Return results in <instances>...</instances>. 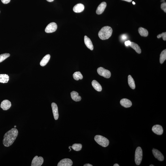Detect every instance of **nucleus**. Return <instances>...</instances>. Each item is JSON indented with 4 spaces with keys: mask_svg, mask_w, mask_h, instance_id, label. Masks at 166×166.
I'll return each instance as SVG.
<instances>
[{
    "mask_svg": "<svg viewBox=\"0 0 166 166\" xmlns=\"http://www.w3.org/2000/svg\"><path fill=\"white\" fill-rule=\"evenodd\" d=\"M44 160L43 158L41 156L38 157L37 156H36L33 158L31 163V166H41L43 163Z\"/></svg>",
    "mask_w": 166,
    "mask_h": 166,
    "instance_id": "423d86ee",
    "label": "nucleus"
},
{
    "mask_svg": "<svg viewBox=\"0 0 166 166\" xmlns=\"http://www.w3.org/2000/svg\"><path fill=\"white\" fill-rule=\"evenodd\" d=\"M9 76L7 74H1L0 75V83H7L9 81Z\"/></svg>",
    "mask_w": 166,
    "mask_h": 166,
    "instance_id": "aec40b11",
    "label": "nucleus"
},
{
    "mask_svg": "<svg viewBox=\"0 0 166 166\" xmlns=\"http://www.w3.org/2000/svg\"><path fill=\"white\" fill-rule=\"evenodd\" d=\"M73 165V162L71 159H65L62 160L58 162V166H71Z\"/></svg>",
    "mask_w": 166,
    "mask_h": 166,
    "instance_id": "9d476101",
    "label": "nucleus"
},
{
    "mask_svg": "<svg viewBox=\"0 0 166 166\" xmlns=\"http://www.w3.org/2000/svg\"><path fill=\"white\" fill-rule=\"evenodd\" d=\"M84 40L85 45L88 48L91 50H93L94 49V47L91 39L87 36H84Z\"/></svg>",
    "mask_w": 166,
    "mask_h": 166,
    "instance_id": "2eb2a0df",
    "label": "nucleus"
},
{
    "mask_svg": "<svg viewBox=\"0 0 166 166\" xmlns=\"http://www.w3.org/2000/svg\"><path fill=\"white\" fill-rule=\"evenodd\" d=\"M50 55H47L42 58L40 62V65L42 66H44L46 65L47 63L49 61L50 58Z\"/></svg>",
    "mask_w": 166,
    "mask_h": 166,
    "instance_id": "6ab92c4d",
    "label": "nucleus"
},
{
    "mask_svg": "<svg viewBox=\"0 0 166 166\" xmlns=\"http://www.w3.org/2000/svg\"><path fill=\"white\" fill-rule=\"evenodd\" d=\"M16 126H14V128H16Z\"/></svg>",
    "mask_w": 166,
    "mask_h": 166,
    "instance_id": "58836bf2",
    "label": "nucleus"
},
{
    "mask_svg": "<svg viewBox=\"0 0 166 166\" xmlns=\"http://www.w3.org/2000/svg\"><path fill=\"white\" fill-rule=\"evenodd\" d=\"M152 152L153 155L156 159L160 161H162L164 160V156L160 151L157 149L153 148Z\"/></svg>",
    "mask_w": 166,
    "mask_h": 166,
    "instance_id": "6e6552de",
    "label": "nucleus"
},
{
    "mask_svg": "<svg viewBox=\"0 0 166 166\" xmlns=\"http://www.w3.org/2000/svg\"><path fill=\"white\" fill-rule=\"evenodd\" d=\"M84 6L82 4H77L73 7V10L76 13H80L84 10Z\"/></svg>",
    "mask_w": 166,
    "mask_h": 166,
    "instance_id": "dca6fc26",
    "label": "nucleus"
},
{
    "mask_svg": "<svg viewBox=\"0 0 166 166\" xmlns=\"http://www.w3.org/2000/svg\"><path fill=\"white\" fill-rule=\"evenodd\" d=\"M131 43V42L129 40H128L127 41H126L125 42V45L126 46H130V45Z\"/></svg>",
    "mask_w": 166,
    "mask_h": 166,
    "instance_id": "7c9ffc66",
    "label": "nucleus"
},
{
    "mask_svg": "<svg viewBox=\"0 0 166 166\" xmlns=\"http://www.w3.org/2000/svg\"><path fill=\"white\" fill-rule=\"evenodd\" d=\"M133 4L134 5H135V3L134 2V1H133L132 2Z\"/></svg>",
    "mask_w": 166,
    "mask_h": 166,
    "instance_id": "e433bc0d",
    "label": "nucleus"
},
{
    "mask_svg": "<svg viewBox=\"0 0 166 166\" xmlns=\"http://www.w3.org/2000/svg\"><path fill=\"white\" fill-rule=\"evenodd\" d=\"M138 31L139 33L141 36L145 37L148 36V31L145 28L142 27L139 28Z\"/></svg>",
    "mask_w": 166,
    "mask_h": 166,
    "instance_id": "5701e85b",
    "label": "nucleus"
},
{
    "mask_svg": "<svg viewBox=\"0 0 166 166\" xmlns=\"http://www.w3.org/2000/svg\"><path fill=\"white\" fill-rule=\"evenodd\" d=\"M130 46L135 50L136 52L138 54H141V50L140 47L136 43L134 42H131Z\"/></svg>",
    "mask_w": 166,
    "mask_h": 166,
    "instance_id": "4be33fe9",
    "label": "nucleus"
},
{
    "mask_svg": "<svg viewBox=\"0 0 166 166\" xmlns=\"http://www.w3.org/2000/svg\"><path fill=\"white\" fill-rule=\"evenodd\" d=\"M73 78L75 80H78L83 78V76L80 72H75L73 75Z\"/></svg>",
    "mask_w": 166,
    "mask_h": 166,
    "instance_id": "393cba45",
    "label": "nucleus"
},
{
    "mask_svg": "<svg viewBox=\"0 0 166 166\" xmlns=\"http://www.w3.org/2000/svg\"><path fill=\"white\" fill-rule=\"evenodd\" d=\"M2 2L4 4H7L10 2L11 0H1Z\"/></svg>",
    "mask_w": 166,
    "mask_h": 166,
    "instance_id": "c756f323",
    "label": "nucleus"
},
{
    "mask_svg": "<svg viewBox=\"0 0 166 166\" xmlns=\"http://www.w3.org/2000/svg\"><path fill=\"white\" fill-rule=\"evenodd\" d=\"M161 8L162 10H163L164 12H166V3L164 2L161 5Z\"/></svg>",
    "mask_w": 166,
    "mask_h": 166,
    "instance_id": "c85d7f7f",
    "label": "nucleus"
},
{
    "mask_svg": "<svg viewBox=\"0 0 166 166\" xmlns=\"http://www.w3.org/2000/svg\"><path fill=\"white\" fill-rule=\"evenodd\" d=\"M113 30L110 27L108 26L103 27L99 31L98 36L102 40H106L109 38L111 36Z\"/></svg>",
    "mask_w": 166,
    "mask_h": 166,
    "instance_id": "f03ea898",
    "label": "nucleus"
},
{
    "mask_svg": "<svg viewBox=\"0 0 166 166\" xmlns=\"http://www.w3.org/2000/svg\"><path fill=\"white\" fill-rule=\"evenodd\" d=\"M18 131L15 128H13L6 133L4 136L3 144L5 147H8L12 145L18 135Z\"/></svg>",
    "mask_w": 166,
    "mask_h": 166,
    "instance_id": "f257e3e1",
    "label": "nucleus"
},
{
    "mask_svg": "<svg viewBox=\"0 0 166 166\" xmlns=\"http://www.w3.org/2000/svg\"><path fill=\"white\" fill-rule=\"evenodd\" d=\"M92 85L96 91H101L102 90V87L101 85L97 81L95 80H93L92 82Z\"/></svg>",
    "mask_w": 166,
    "mask_h": 166,
    "instance_id": "a211bd4d",
    "label": "nucleus"
},
{
    "mask_svg": "<svg viewBox=\"0 0 166 166\" xmlns=\"http://www.w3.org/2000/svg\"><path fill=\"white\" fill-rule=\"evenodd\" d=\"M57 28V25L54 22L50 23L47 25L45 29V31L47 33H51L55 32Z\"/></svg>",
    "mask_w": 166,
    "mask_h": 166,
    "instance_id": "0eeeda50",
    "label": "nucleus"
},
{
    "mask_svg": "<svg viewBox=\"0 0 166 166\" xmlns=\"http://www.w3.org/2000/svg\"><path fill=\"white\" fill-rule=\"evenodd\" d=\"M143 153L142 148L138 147L136 149L135 155V161L137 165H140L143 159Z\"/></svg>",
    "mask_w": 166,
    "mask_h": 166,
    "instance_id": "20e7f679",
    "label": "nucleus"
},
{
    "mask_svg": "<svg viewBox=\"0 0 166 166\" xmlns=\"http://www.w3.org/2000/svg\"><path fill=\"white\" fill-rule=\"evenodd\" d=\"M158 39L160 38L161 37H162L164 41L166 40V32L162 33L161 34L158 35L157 36Z\"/></svg>",
    "mask_w": 166,
    "mask_h": 166,
    "instance_id": "cd10ccee",
    "label": "nucleus"
},
{
    "mask_svg": "<svg viewBox=\"0 0 166 166\" xmlns=\"http://www.w3.org/2000/svg\"><path fill=\"white\" fill-rule=\"evenodd\" d=\"M12 106L11 103L10 101L7 100H5L2 102L1 107L3 110H8Z\"/></svg>",
    "mask_w": 166,
    "mask_h": 166,
    "instance_id": "9b49d317",
    "label": "nucleus"
},
{
    "mask_svg": "<svg viewBox=\"0 0 166 166\" xmlns=\"http://www.w3.org/2000/svg\"><path fill=\"white\" fill-rule=\"evenodd\" d=\"M97 72L99 75L106 78H109L111 75V74L110 71L105 69L102 67L98 68Z\"/></svg>",
    "mask_w": 166,
    "mask_h": 166,
    "instance_id": "39448f33",
    "label": "nucleus"
},
{
    "mask_svg": "<svg viewBox=\"0 0 166 166\" xmlns=\"http://www.w3.org/2000/svg\"><path fill=\"white\" fill-rule=\"evenodd\" d=\"M72 147L73 149L76 151H80L82 149V145L81 144H74L72 146H69Z\"/></svg>",
    "mask_w": 166,
    "mask_h": 166,
    "instance_id": "a878e982",
    "label": "nucleus"
},
{
    "mask_svg": "<svg viewBox=\"0 0 166 166\" xmlns=\"http://www.w3.org/2000/svg\"><path fill=\"white\" fill-rule=\"evenodd\" d=\"M127 36H126L125 34H123L121 36V39H122L123 40H125V39H127Z\"/></svg>",
    "mask_w": 166,
    "mask_h": 166,
    "instance_id": "2f4dec72",
    "label": "nucleus"
},
{
    "mask_svg": "<svg viewBox=\"0 0 166 166\" xmlns=\"http://www.w3.org/2000/svg\"><path fill=\"white\" fill-rule=\"evenodd\" d=\"M128 83L129 86L133 89H135V85L133 78L130 75H129L128 77Z\"/></svg>",
    "mask_w": 166,
    "mask_h": 166,
    "instance_id": "412c9836",
    "label": "nucleus"
},
{
    "mask_svg": "<svg viewBox=\"0 0 166 166\" xmlns=\"http://www.w3.org/2000/svg\"><path fill=\"white\" fill-rule=\"evenodd\" d=\"M71 96L72 99L76 102H78L81 100V97L78 95V93L75 91H73L71 93Z\"/></svg>",
    "mask_w": 166,
    "mask_h": 166,
    "instance_id": "f3484780",
    "label": "nucleus"
},
{
    "mask_svg": "<svg viewBox=\"0 0 166 166\" xmlns=\"http://www.w3.org/2000/svg\"><path fill=\"white\" fill-rule=\"evenodd\" d=\"M107 6V3L105 2H103L101 3L97 7L96 13L98 15H100L103 13L105 10Z\"/></svg>",
    "mask_w": 166,
    "mask_h": 166,
    "instance_id": "ddd939ff",
    "label": "nucleus"
},
{
    "mask_svg": "<svg viewBox=\"0 0 166 166\" xmlns=\"http://www.w3.org/2000/svg\"><path fill=\"white\" fill-rule=\"evenodd\" d=\"M47 1L49 2H52L54 1V0H46Z\"/></svg>",
    "mask_w": 166,
    "mask_h": 166,
    "instance_id": "f704fd0d",
    "label": "nucleus"
},
{
    "mask_svg": "<svg viewBox=\"0 0 166 166\" xmlns=\"http://www.w3.org/2000/svg\"><path fill=\"white\" fill-rule=\"evenodd\" d=\"M84 166H93V165H91L89 164H85Z\"/></svg>",
    "mask_w": 166,
    "mask_h": 166,
    "instance_id": "473e14b6",
    "label": "nucleus"
},
{
    "mask_svg": "<svg viewBox=\"0 0 166 166\" xmlns=\"http://www.w3.org/2000/svg\"><path fill=\"white\" fill-rule=\"evenodd\" d=\"M152 130L155 134L158 135H161L163 132V129L162 126L159 125H156L153 126Z\"/></svg>",
    "mask_w": 166,
    "mask_h": 166,
    "instance_id": "1a4fd4ad",
    "label": "nucleus"
},
{
    "mask_svg": "<svg viewBox=\"0 0 166 166\" xmlns=\"http://www.w3.org/2000/svg\"><path fill=\"white\" fill-rule=\"evenodd\" d=\"M10 56V54L9 53H5L0 55V63L2 62Z\"/></svg>",
    "mask_w": 166,
    "mask_h": 166,
    "instance_id": "bb28decb",
    "label": "nucleus"
},
{
    "mask_svg": "<svg viewBox=\"0 0 166 166\" xmlns=\"http://www.w3.org/2000/svg\"><path fill=\"white\" fill-rule=\"evenodd\" d=\"M120 103L122 106L125 108H129L132 106V102L129 100L126 99H123L121 100Z\"/></svg>",
    "mask_w": 166,
    "mask_h": 166,
    "instance_id": "4468645a",
    "label": "nucleus"
},
{
    "mask_svg": "<svg viewBox=\"0 0 166 166\" xmlns=\"http://www.w3.org/2000/svg\"><path fill=\"white\" fill-rule=\"evenodd\" d=\"M126 1L128 2H130L132 1V0H123Z\"/></svg>",
    "mask_w": 166,
    "mask_h": 166,
    "instance_id": "72a5a7b5",
    "label": "nucleus"
},
{
    "mask_svg": "<svg viewBox=\"0 0 166 166\" xmlns=\"http://www.w3.org/2000/svg\"><path fill=\"white\" fill-rule=\"evenodd\" d=\"M51 107L54 119L55 120H58L59 117V114L57 106L55 103L53 102L51 104Z\"/></svg>",
    "mask_w": 166,
    "mask_h": 166,
    "instance_id": "f8f14e48",
    "label": "nucleus"
},
{
    "mask_svg": "<svg viewBox=\"0 0 166 166\" xmlns=\"http://www.w3.org/2000/svg\"><path fill=\"white\" fill-rule=\"evenodd\" d=\"M94 140L97 143L104 147L108 146L109 141L105 137L100 135H96L95 136Z\"/></svg>",
    "mask_w": 166,
    "mask_h": 166,
    "instance_id": "7ed1b4c3",
    "label": "nucleus"
},
{
    "mask_svg": "<svg viewBox=\"0 0 166 166\" xmlns=\"http://www.w3.org/2000/svg\"><path fill=\"white\" fill-rule=\"evenodd\" d=\"M119 165L117 164H115L113 166H119Z\"/></svg>",
    "mask_w": 166,
    "mask_h": 166,
    "instance_id": "c9c22d12",
    "label": "nucleus"
},
{
    "mask_svg": "<svg viewBox=\"0 0 166 166\" xmlns=\"http://www.w3.org/2000/svg\"><path fill=\"white\" fill-rule=\"evenodd\" d=\"M166 59V50L162 51L160 55V62L161 64L163 63Z\"/></svg>",
    "mask_w": 166,
    "mask_h": 166,
    "instance_id": "b1692460",
    "label": "nucleus"
},
{
    "mask_svg": "<svg viewBox=\"0 0 166 166\" xmlns=\"http://www.w3.org/2000/svg\"><path fill=\"white\" fill-rule=\"evenodd\" d=\"M150 166H154V165H150Z\"/></svg>",
    "mask_w": 166,
    "mask_h": 166,
    "instance_id": "4c0bfd02",
    "label": "nucleus"
}]
</instances>
